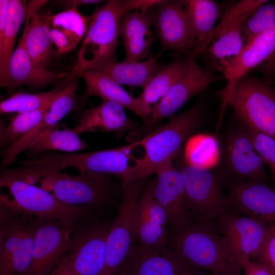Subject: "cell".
Returning <instances> with one entry per match:
<instances>
[{
  "instance_id": "cell-1",
  "label": "cell",
  "mask_w": 275,
  "mask_h": 275,
  "mask_svg": "<svg viewBox=\"0 0 275 275\" xmlns=\"http://www.w3.org/2000/svg\"><path fill=\"white\" fill-rule=\"evenodd\" d=\"M172 249L191 267L213 275H240L241 263L215 221L193 223L169 235Z\"/></svg>"
},
{
  "instance_id": "cell-2",
  "label": "cell",
  "mask_w": 275,
  "mask_h": 275,
  "mask_svg": "<svg viewBox=\"0 0 275 275\" xmlns=\"http://www.w3.org/2000/svg\"><path fill=\"white\" fill-rule=\"evenodd\" d=\"M140 146V141L116 148L84 153H50L40 158L20 162L21 172L37 181L44 175L74 167L80 173L93 172L116 175L121 178L123 187L129 183L132 167L136 157L131 151Z\"/></svg>"
},
{
  "instance_id": "cell-3",
  "label": "cell",
  "mask_w": 275,
  "mask_h": 275,
  "mask_svg": "<svg viewBox=\"0 0 275 275\" xmlns=\"http://www.w3.org/2000/svg\"><path fill=\"white\" fill-rule=\"evenodd\" d=\"M204 113L203 105L196 104L140 140L144 155L135 158L129 183L156 174L163 165L172 161L184 142L201 124Z\"/></svg>"
},
{
  "instance_id": "cell-4",
  "label": "cell",
  "mask_w": 275,
  "mask_h": 275,
  "mask_svg": "<svg viewBox=\"0 0 275 275\" xmlns=\"http://www.w3.org/2000/svg\"><path fill=\"white\" fill-rule=\"evenodd\" d=\"M128 12L126 0L107 1L95 10L91 15L77 63L70 73L71 76L116 60L115 52L120 36V20Z\"/></svg>"
},
{
  "instance_id": "cell-5",
  "label": "cell",
  "mask_w": 275,
  "mask_h": 275,
  "mask_svg": "<svg viewBox=\"0 0 275 275\" xmlns=\"http://www.w3.org/2000/svg\"><path fill=\"white\" fill-rule=\"evenodd\" d=\"M222 102L243 125L275 139V88L269 81L246 75Z\"/></svg>"
},
{
  "instance_id": "cell-6",
  "label": "cell",
  "mask_w": 275,
  "mask_h": 275,
  "mask_svg": "<svg viewBox=\"0 0 275 275\" xmlns=\"http://www.w3.org/2000/svg\"><path fill=\"white\" fill-rule=\"evenodd\" d=\"M0 186L6 187L12 196L10 199L1 195V206L42 220L61 219L76 222L92 215L90 207L65 203L42 188L4 172L1 174Z\"/></svg>"
},
{
  "instance_id": "cell-7",
  "label": "cell",
  "mask_w": 275,
  "mask_h": 275,
  "mask_svg": "<svg viewBox=\"0 0 275 275\" xmlns=\"http://www.w3.org/2000/svg\"><path fill=\"white\" fill-rule=\"evenodd\" d=\"M42 219L1 206L0 275H29L35 235Z\"/></svg>"
},
{
  "instance_id": "cell-8",
  "label": "cell",
  "mask_w": 275,
  "mask_h": 275,
  "mask_svg": "<svg viewBox=\"0 0 275 275\" xmlns=\"http://www.w3.org/2000/svg\"><path fill=\"white\" fill-rule=\"evenodd\" d=\"M179 170L183 176L187 207L193 223L213 222L229 211L226 180L218 169L200 168L185 162Z\"/></svg>"
},
{
  "instance_id": "cell-9",
  "label": "cell",
  "mask_w": 275,
  "mask_h": 275,
  "mask_svg": "<svg viewBox=\"0 0 275 275\" xmlns=\"http://www.w3.org/2000/svg\"><path fill=\"white\" fill-rule=\"evenodd\" d=\"M39 182L41 188L68 204L98 209L113 203L115 187L106 174L84 172L72 176L57 171L44 175Z\"/></svg>"
},
{
  "instance_id": "cell-10",
  "label": "cell",
  "mask_w": 275,
  "mask_h": 275,
  "mask_svg": "<svg viewBox=\"0 0 275 275\" xmlns=\"http://www.w3.org/2000/svg\"><path fill=\"white\" fill-rule=\"evenodd\" d=\"M110 226L106 222L93 219L91 215L76 223L66 255L69 275L102 274Z\"/></svg>"
},
{
  "instance_id": "cell-11",
  "label": "cell",
  "mask_w": 275,
  "mask_h": 275,
  "mask_svg": "<svg viewBox=\"0 0 275 275\" xmlns=\"http://www.w3.org/2000/svg\"><path fill=\"white\" fill-rule=\"evenodd\" d=\"M144 179L123 188L118 213L111 224L106 241L104 268L102 275H113L127 261L134 246L139 199Z\"/></svg>"
},
{
  "instance_id": "cell-12",
  "label": "cell",
  "mask_w": 275,
  "mask_h": 275,
  "mask_svg": "<svg viewBox=\"0 0 275 275\" xmlns=\"http://www.w3.org/2000/svg\"><path fill=\"white\" fill-rule=\"evenodd\" d=\"M239 122V121H238ZM229 129L223 140L221 166L226 181L258 180L267 182L265 164L256 151L244 126Z\"/></svg>"
},
{
  "instance_id": "cell-13",
  "label": "cell",
  "mask_w": 275,
  "mask_h": 275,
  "mask_svg": "<svg viewBox=\"0 0 275 275\" xmlns=\"http://www.w3.org/2000/svg\"><path fill=\"white\" fill-rule=\"evenodd\" d=\"M148 13L162 51L188 54L194 50L196 41L182 1L162 0L151 8Z\"/></svg>"
},
{
  "instance_id": "cell-14",
  "label": "cell",
  "mask_w": 275,
  "mask_h": 275,
  "mask_svg": "<svg viewBox=\"0 0 275 275\" xmlns=\"http://www.w3.org/2000/svg\"><path fill=\"white\" fill-rule=\"evenodd\" d=\"M76 222L42 220L35 235L29 275H47L57 267L69 250Z\"/></svg>"
},
{
  "instance_id": "cell-15",
  "label": "cell",
  "mask_w": 275,
  "mask_h": 275,
  "mask_svg": "<svg viewBox=\"0 0 275 275\" xmlns=\"http://www.w3.org/2000/svg\"><path fill=\"white\" fill-rule=\"evenodd\" d=\"M186 56L187 63L184 71L167 93L153 107L145 120L146 126L171 116L194 96L224 79L223 75H215L204 69L191 55Z\"/></svg>"
},
{
  "instance_id": "cell-16",
  "label": "cell",
  "mask_w": 275,
  "mask_h": 275,
  "mask_svg": "<svg viewBox=\"0 0 275 275\" xmlns=\"http://www.w3.org/2000/svg\"><path fill=\"white\" fill-rule=\"evenodd\" d=\"M260 65H265L268 77L275 74V28L253 38L237 57L218 68L226 81L225 87L219 93L222 100L240 79Z\"/></svg>"
},
{
  "instance_id": "cell-17",
  "label": "cell",
  "mask_w": 275,
  "mask_h": 275,
  "mask_svg": "<svg viewBox=\"0 0 275 275\" xmlns=\"http://www.w3.org/2000/svg\"><path fill=\"white\" fill-rule=\"evenodd\" d=\"M215 223L240 262L244 258L253 259L258 255L269 231L265 222L231 211L222 214Z\"/></svg>"
},
{
  "instance_id": "cell-18",
  "label": "cell",
  "mask_w": 275,
  "mask_h": 275,
  "mask_svg": "<svg viewBox=\"0 0 275 275\" xmlns=\"http://www.w3.org/2000/svg\"><path fill=\"white\" fill-rule=\"evenodd\" d=\"M229 211L275 225V188L258 180L227 181Z\"/></svg>"
},
{
  "instance_id": "cell-19",
  "label": "cell",
  "mask_w": 275,
  "mask_h": 275,
  "mask_svg": "<svg viewBox=\"0 0 275 275\" xmlns=\"http://www.w3.org/2000/svg\"><path fill=\"white\" fill-rule=\"evenodd\" d=\"M150 185L153 197L164 209L167 224L172 233L178 232L193 223L188 213L183 176L172 161L163 165Z\"/></svg>"
},
{
  "instance_id": "cell-20",
  "label": "cell",
  "mask_w": 275,
  "mask_h": 275,
  "mask_svg": "<svg viewBox=\"0 0 275 275\" xmlns=\"http://www.w3.org/2000/svg\"><path fill=\"white\" fill-rule=\"evenodd\" d=\"M30 18L26 16L22 34L8 63L1 87L9 91L20 85L31 89L45 87L68 76L70 73H58L36 66L32 62L25 46V39Z\"/></svg>"
},
{
  "instance_id": "cell-21",
  "label": "cell",
  "mask_w": 275,
  "mask_h": 275,
  "mask_svg": "<svg viewBox=\"0 0 275 275\" xmlns=\"http://www.w3.org/2000/svg\"><path fill=\"white\" fill-rule=\"evenodd\" d=\"M151 27L148 12L137 10L122 15L119 29L125 49L123 61L140 62L149 56L155 39Z\"/></svg>"
},
{
  "instance_id": "cell-22",
  "label": "cell",
  "mask_w": 275,
  "mask_h": 275,
  "mask_svg": "<svg viewBox=\"0 0 275 275\" xmlns=\"http://www.w3.org/2000/svg\"><path fill=\"white\" fill-rule=\"evenodd\" d=\"M128 261L130 275H187L194 269L170 248L153 251L134 246Z\"/></svg>"
},
{
  "instance_id": "cell-23",
  "label": "cell",
  "mask_w": 275,
  "mask_h": 275,
  "mask_svg": "<svg viewBox=\"0 0 275 275\" xmlns=\"http://www.w3.org/2000/svg\"><path fill=\"white\" fill-rule=\"evenodd\" d=\"M78 74L86 84V96H96L102 100L117 102L145 120L150 115L151 110L109 76L90 70H84Z\"/></svg>"
},
{
  "instance_id": "cell-24",
  "label": "cell",
  "mask_w": 275,
  "mask_h": 275,
  "mask_svg": "<svg viewBox=\"0 0 275 275\" xmlns=\"http://www.w3.org/2000/svg\"><path fill=\"white\" fill-rule=\"evenodd\" d=\"M130 124L121 105L102 100L97 106L84 111L78 124L73 129L78 134L87 131H121L128 129Z\"/></svg>"
},
{
  "instance_id": "cell-25",
  "label": "cell",
  "mask_w": 275,
  "mask_h": 275,
  "mask_svg": "<svg viewBox=\"0 0 275 275\" xmlns=\"http://www.w3.org/2000/svg\"><path fill=\"white\" fill-rule=\"evenodd\" d=\"M196 41L194 50L188 54L196 58L205 52L211 42V35L217 20L220 9L212 0H184Z\"/></svg>"
},
{
  "instance_id": "cell-26",
  "label": "cell",
  "mask_w": 275,
  "mask_h": 275,
  "mask_svg": "<svg viewBox=\"0 0 275 275\" xmlns=\"http://www.w3.org/2000/svg\"><path fill=\"white\" fill-rule=\"evenodd\" d=\"M40 11H27L30 18L25 39V46L33 63L47 69L56 57L50 35L49 17Z\"/></svg>"
},
{
  "instance_id": "cell-27",
  "label": "cell",
  "mask_w": 275,
  "mask_h": 275,
  "mask_svg": "<svg viewBox=\"0 0 275 275\" xmlns=\"http://www.w3.org/2000/svg\"><path fill=\"white\" fill-rule=\"evenodd\" d=\"M159 54L140 62H106L92 70L107 75L120 85L136 86L144 89L160 68L157 61Z\"/></svg>"
},
{
  "instance_id": "cell-28",
  "label": "cell",
  "mask_w": 275,
  "mask_h": 275,
  "mask_svg": "<svg viewBox=\"0 0 275 275\" xmlns=\"http://www.w3.org/2000/svg\"><path fill=\"white\" fill-rule=\"evenodd\" d=\"M187 63L186 56V58L176 59L162 65L143 89L142 93L137 97L138 99L145 107L152 111V104H157L167 93L184 71Z\"/></svg>"
},
{
  "instance_id": "cell-29",
  "label": "cell",
  "mask_w": 275,
  "mask_h": 275,
  "mask_svg": "<svg viewBox=\"0 0 275 275\" xmlns=\"http://www.w3.org/2000/svg\"><path fill=\"white\" fill-rule=\"evenodd\" d=\"M28 5L26 1H9L5 29L0 39V79L6 74L17 34L27 16Z\"/></svg>"
},
{
  "instance_id": "cell-30",
  "label": "cell",
  "mask_w": 275,
  "mask_h": 275,
  "mask_svg": "<svg viewBox=\"0 0 275 275\" xmlns=\"http://www.w3.org/2000/svg\"><path fill=\"white\" fill-rule=\"evenodd\" d=\"M57 125L43 133L28 149L30 156L48 150L74 152L88 147L73 129H59Z\"/></svg>"
},
{
  "instance_id": "cell-31",
  "label": "cell",
  "mask_w": 275,
  "mask_h": 275,
  "mask_svg": "<svg viewBox=\"0 0 275 275\" xmlns=\"http://www.w3.org/2000/svg\"><path fill=\"white\" fill-rule=\"evenodd\" d=\"M241 27L242 25H235L221 31L214 35L205 51L217 62L219 67L235 59L243 49Z\"/></svg>"
},
{
  "instance_id": "cell-32",
  "label": "cell",
  "mask_w": 275,
  "mask_h": 275,
  "mask_svg": "<svg viewBox=\"0 0 275 275\" xmlns=\"http://www.w3.org/2000/svg\"><path fill=\"white\" fill-rule=\"evenodd\" d=\"M185 162L193 166L213 168L219 161V145L216 139L208 134L189 138L184 149Z\"/></svg>"
},
{
  "instance_id": "cell-33",
  "label": "cell",
  "mask_w": 275,
  "mask_h": 275,
  "mask_svg": "<svg viewBox=\"0 0 275 275\" xmlns=\"http://www.w3.org/2000/svg\"><path fill=\"white\" fill-rule=\"evenodd\" d=\"M54 97L35 111L17 114L12 118L7 127L1 124V144H11L35 128L48 111Z\"/></svg>"
},
{
  "instance_id": "cell-34",
  "label": "cell",
  "mask_w": 275,
  "mask_h": 275,
  "mask_svg": "<svg viewBox=\"0 0 275 275\" xmlns=\"http://www.w3.org/2000/svg\"><path fill=\"white\" fill-rule=\"evenodd\" d=\"M134 238L138 246L144 249L162 251L169 248L166 226L153 223L138 211Z\"/></svg>"
},
{
  "instance_id": "cell-35",
  "label": "cell",
  "mask_w": 275,
  "mask_h": 275,
  "mask_svg": "<svg viewBox=\"0 0 275 275\" xmlns=\"http://www.w3.org/2000/svg\"><path fill=\"white\" fill-rule=\"evenodd\" d=\"M91 16L80 13L77 8L66 9L49 17V27L58 30L77 44L83 40Z\"/></svg>"
},
{
  "instance_id": "cell-36",
  "label": "cell",
  "mask_w": 275,
  "mask_h": 275,
  "mask_svg": "<svg viewBox=\"0 0 275 275\" xmlns=\"http://www.w3.org/2000/svg\"><path fill=\"white\" fill-rule=\"evenodd\" d=\"M65 86L37 94L18 92L1 102L0 113L19 114L35 111L56 96Z\"/></svg>"
},
{
  "instance_id": "cell-37",
  "label": "cell",
  "mask_w": 275,
  "mask_h": 275,
  "mask_svg": "<svg viewBox=\"0 0 275 275\" xmlns=\"http://www.w3.org/2000/svg\"><path fill=\"white\" fill-rule=\"evenodd\" d=\"M275 28V3L268 2L258 8L243 23L241 32L245 45L253 38Z\"/></svg>"
},
{
  "instance_id": "cell-38",
  "label": "cell",
  "mask_w": 275,
  "mask_h": 275,
  "mask_svg": "<svg viewBox=\"0 0 275 275\" xmlns=\"http://www.w3.org/2000/svg\"><path fill=\"white\" fill-rule=\"evenodd\" d=\"M268 2L266 0H242L228 10L220 22L215 26L211 41L215 35L221 31L235 25H242L244 21L260 6Z\"/></svg>"
},
{
  "instance_id": "cell-39",
  "label": "cell",
  "mask_w": 275,
  "mask_h": 275,
  "mask_svg": "<svg viewBox=\"0 0 275 275\" xmlns=\"http://www.w3.org/2000/svg\"><path fill=\"white\" fill-rule=\"evenodd\" d=\"M243 126L256 151L261 157L265 165H267L269 168L271 178L275 183V139L251 128Z\"/></svg>"
},
{
  "instance_id": "cell-40",
  "label": "cell",
  "mask_w": 275,
  "mask_h": 275,
  "mask_svg": "<svg viewBox=\"0 0 275 275\" xmlns=\"http://www.w3.org/2000/svg\"><path fill=\"white\" fill-rule=\"evenodd\" d=\"M138 211L155 224L162 226H166L167 224V213L153 197L150 185L141 194Z\"/></svg>"
},
{
  "instance_id": "cell-41",
  "label": "cell",
  "mask_w": 275,
  "mask_h": 275,
  "mask_svg": "<svg viewBox=\"0 0 275 275\" xmlns=\"http://www.w3.org/2000/svg\"><path fill=\"white\" fill-rule=\"evenodd\" d=\"M264 265L271 275H275V225H269V231L263 246L253 259Z\"/></svg>"
},
{
  "instance_id": "cell-42",
  "label": "cell",
  "mask_w": 275,
  "mask_h": 275,
  "mask_svg": "<svg viewBox=\"0 0 275 275\" xmlns=\"http://www.w3.org/2000/svg\"><path fill=\"white\" fill-rule=\"evenodd\" d=\"M50 35L51 41L57 48L56 58L71 51L77 45L75 42L67 35L53 28H50Z\"/></svg>"
},
{
  "instance_id": "cell-43",
  "label": "cell",
  "mask_w": 275,
  "mask_h": 275,
  "mask_svg": "<svg viewBox=\"0 0 275 275\" xmlns=\"http://www.w3.org/2000/svg\"><path fill=\"white\" fill-rule=\"evenodd\" d=\"M240 263L244 275H271L264 265L253 260L250 258L247 257L241 259Z\"/></svg>"
},
{
  "instance_id": "cell-44",
  "label": "cell",
  "mask_w": 275,
  "mask_h": 275,
  "mask_svg": "<svg viewBox=\"0 0 275 275\" xmlns=\"http://www.w3.org/2000/svg\"><path fill=\"white\" fill-rule=\"evenodd\" d=\"M103 2L99 0H66L59 1L58 3L68 9L78 6L99 4Z\"/></svg>"
},
{
  "instance_id": "cell-45",
  "label": "cell",
  "mask_w": 275,
  "mask_h": 275,
  "mask_svg": "<svg viewBox=\"0 0 275 275\" xmlns=\"http://www.w3.org/2000/svg\"><path fill=\"white\" fill-rule=\"evenodd\" d=\"M113 275H130L129 264L128 259Z\"/></svg>"
},
{
  "instance_id": "cell-46",
  "label": "cell",
  "mask_w": 275,
  "mask_h": 275,
  "mask_svg": "<svg viewBox=\"0 0 275 275\" xmlns=\"http://www.w3.org/2000/svg\"><path fill=\"white\" fill-rule=\"evenodd\" d=\"M187 275H213V274H212L211 273L206 271L194 268Z\"/></svg>"
},
{
  "instance_id": "cell-47",
  "label": "cell",
  "mask_w": 275,
  "mask_h": 275,
  "mask_svg": "<svg viewBox=\"0 0 275 275\" xmlns=\"http://www.w3.org/2000/svg\"><path fill=\"white\" fill-rule=\"evenodd\" d=\"M47 275H57V271L56 268L50 273Z\"/></svg>"
}]
</instances>
